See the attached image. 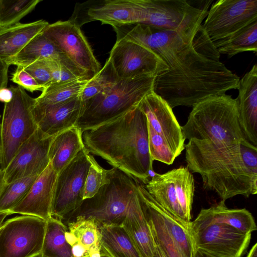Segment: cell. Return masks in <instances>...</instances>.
<instances>
[{"instance_id":"1","label":"cell","mask_w":257,"mask_h":257,"mask_svg":"<svg viewBox=\"0 0 257 257\" xmlns=\"http://www.w3.org/2000/svg\"><path fill=\"white\" fill-rule=\"evenodd\" d=\"M124 39L152 50L168 66L156 76L153 92L173 109L192 107L212 96L236 89L239 78L220 60V54L202 26L191 34L143 24L112 27Z\"/></svg>"},{"instance_id":"2","label":"cell","mask_w":257,"mask_h":257,"mask_svg":"<svg viewBox=\"0 0 257 257\" xmlns=\"http://www.w3.org/2000/svg\"><path fill=\"white\" fill-rule=\"evenodd\" d=\"M185 150L188 169L199 174L204 187L215 192L221 200L256 194L257 149L190 140Z\"/></svg>"},{"instance_id":"3","label":"cell","mask_w":257,"mask_h":257,"mask_svg":"<svg viewBox=\"0 0 257 257\" xmlns=\"http://www.w3.org/2000/svg\"><path fill=\"white\" fill-rule=\"evenodd\" d=\"M85 148L144 184L154 172L148 122L137 106L121 116L82 133Z\"/></svg>"},{"instance_id":"4","label":"cell","mask_w":257,"mask_h":257,"mask_svg":"<svg viewBox=\"0 0 257 257\" xmlns=\"http://www.w3.org/2000/svg\"><path fill=\"white\" fill-rule=\"evenodd\" d=\"M181 128L188 141L207 140L218 145L239 144L257 149L242 133L236 99L226 93L207 97L195 104Z\"/></svg>"},{"instance_id":"5","label":"cell","mask_w":257,"mask_h":257,"mask_svg":"<svg viewBox=\"0 0 257 257\" xmlns=\"http://www.w3.org/2000/svg\"><path fill=\"white\" fill-rule=\"evenodd\" d=\"M109 182L92 198L84 200L67 218L77 216L93 219L98 225L122 224L131 214L143 209L135 178L113 167L108 170Z\"/></svg>"},{"instance_id":"6","label":"cell","mask_w":257,"mask_h":257,"mask_svg":"<svg viewBox=\"0 0 257 257\" xmlns=\"http://www.w3.org/2000/svg\"><path fill=\"white\" fill-rule=\"evenodd\" d=\"M155 77L147 74L119 79L112 87L83 102V111L75 127L83 133L125 114L153 91Z\"/></svg>"},{"instance_id":"7","label":"cell","mask_w":257,"mask_h":257,"mask_svg":"<svg viewBox=\"0 0 257 257\" xmlns=\"http://www.w3.org/2000/svg\"><path fill=\"white\" fill-rule=\"evenodd\" d=\"M10 88L13 96L9 102L4 103L1 123V168L3 170L20 147L38 129L34 112L35 98L19 85L11 86Z\"/></svg>"},{"instance_id":"8","label":"cell","mask_w":257,"mask_h":257,"mask_svg":"<svg viewBox=\"0 0 257 257\" xmlns=\"http://www.w3.org/2000/svg\"><path fill=\"white\" fill-rule=\"evenodd\" d=\"M142 24L159 29L191 34L202 25L213 0H139Z\"/></svg>"},{"instance_id":"9","label":"cell","mask_w":257,"mask_h":257,"mask_svg":"<svg viewBox=\"0 0 257 257\" xmlns=\"http://www.w3.org/2000/svg\"><path fill=\"white\" fill-rule=\"evenodd\" d=\"M47 221L24 215L8 219L0 230V257H39Z\"/></svg>"},{"instance_id":"10","label":"cell","mask_w":257,"mask_h":257,"mask_svg":"<svg viewBox=\"0 0 257 257\" xmlns=\"http://www.w3.org/2000/svg\"><path fill=\"white\" fill-rule=\"evenodd\" d=\"M84 148L57 175L52 216L63 220L77 210L83 199L84 184L90 163Z\"/></svg>"},{"instance_id":"11","label":"cell","mask_w":257,"mask_h":257,"mask_svg":"<svg viewBox=\"0 0 257 257\" xmlns=\"http://www.w3.org/2000/svg\"><path fill=\"white\" fill-rule=\"evenodd\" d=\"M82 73L91 79L101 69L92 48L80 27L69 20L49 25L43 32Z\"/></svg>"},{"instance_id":"12","label":"cell","mask_w":257,"mask_h":257,"mask_svg":"<svg viewBox=\"0 0 257 257\" xmlns=\"http://www.w3.org/2000/svg\"><path fill=\"white\" fill-rule=\"evenodd\" d=\"M257 20V0H219L212 4L202 27L213 42Z\"/></svg>"},{"instance_id":"13","label":"cell","mask_w":257,"mask_h":257,"mask_svg":"<svg viewBox=\"0 0 257 257\" xmlns=\"http://www.w3.org/2000/svg\"><path fill=\"white\" fill-rule=\"evenodd\" d=\"M143 19L139 0H98L77 4L68 20L81 28L92 21H99L113 27L141 24Z\"/></svg>"},{"instance_id":"14","label":"cell","mask_w":257,"mask_h":257,"mask_svg":"<svg viewBox=\"0 0 257 257\" xmlns=\"http://www.w3.org/2000/svg\"><path fill=\"white\" fill-rule=\"evenodd\" d=\"M194 247L209 257H243L251 233L226 224L216 223L190 232Z\"/></svg>"},{"instance_id":"15","label":"cell","mask_w":257,"mask_h":257,"mask_svg":"<svg viewBox=\"0 0 257 257\" xmlns=\"http://www.w3.org/2000/svg\"><path fill=\"white\" fill-rule=\"evenodd\" d=\"M108 59L120 80L147 74L156 76L168 69L165 63L152 50L124 39L116 40Z\"/></svg>"},{"instance_id":"16","label":"cell","mask_w":257,"mask_h":257,"mask_svg":"<svg viewBox=\"0 0 257 257\" xmlns=\"http://www.w3.org/2000/svg\"><path fill=\"white\" fill-rule=\"evenodd\" d=\"M53 137L45 135L38 128L4 170L6 183L40 175L50 163L48 152Z\"/></svg>"},{"instance_id":"17","label":"cell","mask_w":257,"mask_h":257,"mask_svg":"<svg viewBox=\"0 0 257 257\" xmlns=\"http://www.w3.org/2000/svg\"><path fill=\"white\" fill-rule=\"evenodd\" d=\"M137 107L146 116L148 125L168 143L178 157L185 149L186 140L173 109L153 91L146 95Z\"/></svg>"},{"instance_id":"18","label":"cell","mask_w":257,"mask_h":257,"mask_svg":"<svg viewBox=\"0 0 257 257\" xmlns=\"http://www.w3.org/2000/svg\"><path fill=\"white\" fill-rule=\"evenodd\" d=\"M58 174L50 162L37 178L23 199L9 212L47 220L52 216V206Z\"/></svg>"},{"instance_id":"19","label":"cell","mask_w":257,"mask_h":257,"mask_svg":"<svg viewBox=\"0 0 257 257\" xmlns=\"http://www.w3.org/2000/svg\"><path fill=\"white\" fill-rule=\"evenodd\" d=\"M83 109V103L79 95L55 104L40 105L35 102L34 112L38 129L48 137H55L74 127Z\"/></svg>"},{"instance_id":"20","label":"cell","mask_w":257,"mask_h":257,"mask_svg":"<svg viewBox=\"0 0 257 257\" xmlns=\"http://www.w3.org/2000/svg\"><path fill=\"white\" fill-rule=\"evenodd\" d=\"M237 102L239 125L246 140L257 148V66L239 79Z\"/></svg>"},{"instance_id":"21","label":"cell","mask_w":257,"mask_h":257,"mask_svg":"<svg viewBox=\"0 0 257 257\" xmlns=\"http://www.w3.org/2000/svg\"><path fill=\"white\" fill-rule=\"evenodd\" d=\"M216 223L228 224L251 233L257 229L254 217L248 210L245 208H228L225 201L221 200L209 208L200 210L196 218L191 222L189 233Z\"/></svg>"},{"instance_id":"22","label":"cell","mask_w":257,"mask_h":257,"mask_svg":"<svg viewBox=\"0 0 257 257\" xmlns=\"http://www.w3.org/2000/svg\"><path fill=\"white\" fill-rule=\"evenodd\" d=\"M48 60L59 62L83 80H89L43 34L32 39L15 56L10 65L26 66L34 62Z\"/></svg>"},{"instance_id":"23","label":"cell","mask_w":257,"mask_h":257,"mask_svg":"<svg viewBox=\"0 0 257 257\" xmlns=\"http://www.w3.org/2000/svg\"><path fill=\"white\" fill-rule=\"evenodd\" d=\"M144 185L153 199L189 231L190 223L187 221L179 203L172 170L164 174L154 173L151 179Z\"/></svg>"},{"instance_id":"24","label":"cell","mask_w":257,"mask_h":257,"mask_svg":"<svg viewBox=\"0 0 257 257\" xmlns=\"http://www.w3.org/2000/svg\"><path fill=\"white\" fill-rule=\"evenodd\" d=\"M49 23L40 20L29 23H18L0 29V58L10 66L18 52L41 34Z\"/></svg>"},{"instance_id":"25","label":"cell","mask_w":257,"mask_h":257,"mask_svg":"<svg viewBox=\"0 0 257 257\" xmlns=\"http://www.w3.org/2000/svg\"><path fill=\"white\" fill-rule=\"evenodd\" d=\"M137 185L155 244L160 248L166 257H185L170 235L157 208L155 200L148 192L144 184L138 181Z\"/></svg>"},{"instance_id":"26","label":"cell","mask_w":257,"mask_h":257,"mask_svg":"<svg viewBox=\"0 0 257 257\" xmlns=\"http://www.w3.org/2000/svg\"><path fill=\"white\" fill-rule=\"evenodd\" d=\"M84 148L82 132L73 127L53 137L48 156L52 167L58 174Z\"/></svg>"},{"instance_id":"27","label":"cell","mask_w":257,"mask_h":257,"mask_svg":"<svg viewBox=\"0 0 257 257\" xmlns=\"http://www.w3.org/2000/svg\"><path fill=\"white\" fill-rule=\"evenodd\" d=\"M98 226L100 257H142L121 224Z\"/></svg>"},{"instance_id":"28","label":"cell","mask_w":257,"mask_h":257,"mask_svg":"<svg viewBox=\"0 0 257 257\" xmlns=\"http://www.w3.org/2000/svg\"><path fill=\"white\" fill-rule=\"evenodd\" d=\"M121 225L141 256L153 257L156 245L145 216L144 205L143 209L126 217Z\"/></svg>"},{"instance_id":"29","label":"cell","mask_w":257,"mask_h":257,"mask_svg":"<svg viewBox=\"0 0 257 257\" xmlns=\"http://www.w3.org/2000/svg\"><path fill=\"white\" fill-rule=\"evenodd\" d=\"M219 54L229 58L238 53L257 52V20L254 21L229 36L213 42Z\"/></svg>"},{"instance_id":"30","label":"cell","mask_w":257,"mask_h":257,"mask_svg":"<svg viewBox=\"0 0 257 257\" xmlns=\"http://www.w3.org/2000/svg\"><path fill=\"white\" fill-rule=\"evenodd\" d=\"M66 239L70 245L79 244L88 250L100 248V233L93 219L77 216L68 221Z\"/></svg>"},{"instance_id":"31","label":"cell","mask_w":257,"mask_h":257,"mask_svg":"<svg viewBox=\"0 0 257 257\" xmlns=\"http://www.w3.org/2000/svg\"><path fill=\"white\" fill-rule=\"evenodd\" d=\"M46 221L40 255L45 257H73L71 246L66 239L67 226L62 220L53 216L49 218Z\"/></svg>"},{"instance_id":"32","label":"cell","mask_w":257,"mask_h":257,"mask_svg":"<svg viewBox=\"0 0 257 257\" xmlns=\"http://www.w3.org/2000/svg\"><path fill=\"white\" fill-rule=\"evenodd\" d=\"M89 80L76 79L53 84L43 89L35 98L36 103L50 105L63 103L80 95Z\"/></svg>"},{"instance_id":"33","label":"cell","mask_w":257,"mask_h":257,"mask_svg":"<svg viewBox=\"0 0 257 257\" xmlns=\"http://www.w3.org/2000/svg\"><path fill=\"white\" fill-rule=\"evenodd\" d=\"M179 203L187 221L191 223V210L195 191L194 179L187 167L172 169Z\"/></svg>"},{"instance_id":"34","label":"cell","mask_w":257,"mask_h":257,"mask_svg":"<svg viewBox=\"0 0 257 257\" xmlns=\"http://www.w3.org/2000/svg\"><path fill=\"white\" fill-rule=\"evenodd\" d=\"M41 0H0V28L20 23Z\"/></svg>"},{"instance_id":"35","label":"cell","mask_w":257,"mask_h":257,"mask_svg":"<svg viewBox=\"0 0 257 257\" xmlns=\"http://www.w3.org/2000/svg\"><path fill=\"white\" fill-rule=\"evenodd\" d=\"M39 176L23 178L6 183L0 194V212H9L15 207L25 196Z\"/></svg>"},{"instance_id":"36","label":"cell","mask_w":257,"mask_h":257,"mask_svg":"<svg viewBox=\"0 0 257 257\" xmlns=\"http://www.w3.org/2000/svg\"><path fill=\"white\" fill-rule=\"evenodd\" d=\"M119 80L108 58L103 67L85 86L80 95L83 102L112 87Z\"/></svg>"},{"instance_id":"37","label":"cell","mask_w":257,"mask_h":257,"mask_svg":"<svg viewBox=\"0 0 257 257\" xmlns=\"http://www.w3.org/2000/svg\"><path fill=\"white\" fill-rule=\"evenodd\" d=\"M155 204L170 235L184 256L194 257L196 251L188 230L178 223L156 201Z\"/></svg>"},{"instance_id":"38","label":"cell","mask_w":257,"mask_h":257,"mask_svg":"<svg viewBox=\"0 0 257 257\" xmlns=\"http://www.w3.org/2000/svg\"><path fill=\"white\" fill-rule=\"evenodd\" d=\"M90 165L86 178L83 192V200L93 197L103 185L109 181L108 170L101 167L92 155L89 154Z\"/></svg>"},{"instance_id":"39","label":"cell","mask_w":257,"mask_h":257,"mask_svg":"<svg viewBox=\"0 0 257 257\" xmlns=\"http://www.w3.org/2000/svg\"><path fill=\"white\" fill-rule=\"evenodd\" d=\"M148 131L149 152L153 161L156 160L168 165L172 164L177 156L168 143L148 125Z\"/></svg>"},{"instance_id":"40","label":"cell","mask_w":257,"mask_h":257,"mask_svg":"<svg viewBox=\"0 0 257 257\" xmlns=\"http://www.w3.org/2000/svg\"><path fill=\"white\" fill-rule=\"evenodd\" d=\"M45 61L49 68L51 76V82L49 85L65 83L76 79H82L62 63L54 61Z\"/></svg>"},{"instance_id":"41","label":"cell","mask_w":257,"mask_h":257,"mask_svg":"<svg viewBox=\"0 0 257 257\" xmlns=\"http://www.w3.org/2000/svg\"><path fill=\"white\" fill-rule=\"evenodd\" d=\"M24 68L43 89L50 84L51 73L45 60L34 62Z\"/></svg>"},{"instance_id":"42","label":"cell","mask_w":257,"mask_h":257,"mask_svg":"<svg viewBox=\"0 0 257 257\" xmlns=\"http://www.w3.org/2000/svg\"><path fill=\"white\" fill-rule=\"evenodd\" d=\"M11 80L31 92L35 91H41L43 88L40 86L35 79L21 66H17V68L12 74Z\"/></svg>"},{"instance_id":"43","label":"cell","mask_w":257,"mask_h":257,"mask_svg":"<svg viewBox=\"0 0 257 257\" xmlns=\"http://www.w3.org/2000/svg\"><path fill=\"white\" fill-rule=\"evenodd\" d=\"M9 66L0 58V89L7 87Z\"/></svg>"},{"instance_id":"44","label":"cell","mask_w":257,"mask_h":257,"mask_svg":"<svg viewBox=\"0 0 257 257\" xmlns=\"http://www.w3.org/2000/svg\"><path fill=\"white\" fill-rule=\"evenodd\" d=\"M70 246L73 257H90V251L84 246L78 243H74Z\"/></svg>"},{"instance_id":"45","label":"cell","mask_w":257,"mask_h":257,"mask_svg":"<svg viewBox=\"0 0 257 257\" xmlns=\"http://www.w3.org/2000/svg\"><path fill=\"white\" fill-rule=\"evenodd\" d=\"M13 92L10 87L0 89V101L4 103L9 102L12 99Z\"/></svg>"},{"instance_id":"46","label":"cell","mask_w":257,"mask_h":257,"mask_svg":"<svg viewBox=\"0 0 257 257\" xmlns=\"http://www.w3.org/2000/svg\"><path fill=\"white\" fill-rule=\"evenodd\" d=\"M246 257H257V243H255L250 248Z\"/></svg>"},{"instance_id":"47","label":"cell","mask_w":257,"mask_h":257,"mask_svg":"<svg viewBox=\"0 0 257 257\" xmlns=\"http://www.w3.org/2000/svg\"><path fill=\"white\" fill-rule=\"evenodd\" d=\"M4 176V171L0 168V194L2 192L4 186L6 184Z\"/></svg>"},{"instance_id":"48","label":"cell","mask_w":257,"mask_h":257,"mask_svg":"<svg viewBox=\"0 0 257 257\" xmlns=\"http://www.w3.org/2000/svg\"><path fill=\"white\" fill-rule=\"evenodd\" d=\"M155 251L153 257H166L165 255L160 249V248L155 244Z\"/></svg>"},{"instance_id":"49","label":"cell","mask_w":257,"mask_h":257,"mask_svg":"<svg viewBox=\"0 0 257 257\" xmlns=\"http://www.w3.org/2000/svg\"><path fill=\"white\" fill-rule=\"evenodd\" d=\"M11 215V214L8 212H0V227L4 223L5 219L8 216Z\"/></svg>"},{"instance_id":"50","label":"cell","mask_w":257,"mask_h":257,"mask_svg":"<svg viewBox=\"0 0 257 257\" xmlns=\"http://www.w3.org/2000/svg\"><path fill=\"white\" fill-rule=\"evenodd\" d=\"M99 248L91 251L90 257H100L99 253Z\"/></svg>"},{"instance_id":"51","label":"cell","mask_w":257,"mask_h":257,"mask_svg":"<svg viewBox=\"0 0 257 257\" xmlns=\"http://www.w3.org/2000/svg\"><path fill=\"white\" fill-rule=\"evenodd\" d=\"M194 257H209L201 252H200L198 251H195V253Z\"/></svg>"},{"instance_id":"52","label":"cell","mask_w":257,"mask_h":257,"mask_svg":"<svg viewBox=\"0 0 257 257\" xmlns=\"http://www.w3.org/2000/svg\"><path fill=\"white\" fill-rule=\"evenodd\" d=\"M2 163V150H1V147L0 145V165Z\"/></svg>"},{"instance_id":"53","label":"cell","mask_w":257,"mask_h":257,"mask_svg":"<svg viewBox=\"0 0 257 257\" xmlns=\"http://www.w3.org/2000/svg\"><path fill=\"white\" fill-rule=\"evenodd\" d=\"M1 115H0V119H1ZM1 122L0 121V132H1Z\"/></svg>"},{"instance_id":"54","label":"cell","mask_w":257,"mask_h":257,"mask_svg":"<svg viewBox=\"0 0 257 257\" xmlns=\"http://www.w3.org/2000/svg\"><path fill=\"white\" fill-rule=\"evenodd\" d=\"M39 257H45V256L40 255Z\"/></svg>"},{"instance_id":"55","label":"cell","mask_w":257,"mask_h":257,"mask_svg":"<svg viewBox=\"0 0 257 257\" xmlns=\"http://www.w3.org/2000/svg\"><path fill=\"white\" fill-rule=\"evenodd\" d=\"M1 227H2V226H1ZM1 227H0V230H1Z\"/></svg>"},{"instance_id":"56","label":"cell","mask_w":257,"mask_h":257,"mask_svg":"<svg viewBox=\"0 0 257 257\" xmlns=\"http://www.w3.org/2000/svg\"><path fill=\"white\" fill-rule=\"evenodd\" d=\"M1 29V28H0Z\"/></svg>"}]
</instances>
